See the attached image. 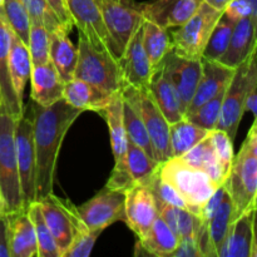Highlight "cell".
<instances>
[{"label": "cell", "mask_w": 257, "mask_h": 257, "mask_svg": "<svg viewBox=\"0 0 257 257\" xmlns=\"http://www.w3.org/2000/svg\"><path fill=\"white\" fill-rule=\"evenodd\" d=\"M32 110L37 158V201H40L53 193L55 167L63 140L83 110L70 105L64 98L49 107L34 103Z\"/></svg>", "instance_id": "obj_1"}, {"label": "cell", "mask_w": 257, "mask_h": 257, "mask_svg": "<svg viewBox=\"0 0 257 257\" xmlns=\"http://www.w3.org/2000/svg\"><path fill=\"white\" fill-rule=\"evenodd\" d=\"M257 90V40L248 57L235 69L226 89L217 130L235 141L247 98Z\"/></svg>", "instance_id": "obj_2"}, {"label": "cell", "mask_w": 257, "mask_h": 257, "mask_svg": "<svg viewBox=\"0 0 257 257\" xmlns=\"http://www.w3.org/2000/svg\"><path fill=\"white\" fill-rule=\"evenodd\" d=\"M17 120L0 104V195L3 213L25 210L15 146Z\"/></svg>", "instance_id": "obj_3"}, {"label": "cell", "mask_w": 257, "mask_h": 257, "mask_svg": "<svg viewBox=\"0 0 257 257\" xmlns=\"http://www.w3.org/2000/svg\"><path fill=\"white\" fill-rule=\"evenodd\" d=\"M74 78L92 83L112 93L119 92L125 85L120 63L110 52L94 47L80 33Z\"/></svg>", "instance_id": "obj_4"}, {"label": "cell", "mask_w": 257, "mask_h": 257, "mask_svg": "<svg viewBox=\"0 0 257 257\" xmlns=\"http://www.w3.org/2000/svg\"><path fill=\"white\" fill-rule=\"evenodd\" d=\"M160 175L182 196L188 211L197 216L218 187L207 173L192 167L180 157H173L161 163Z\"/></svg>", "instance_id": "obj_5"}, {"label": "cell", "mask_w": 257, "mask_h": 257, "mask_svg": "<svg viewBox=\"0 0 257 257\" xmlns=\"http://www.w3.org/2000/svg\"><path fill=\"white\" fill-rule=\"evenodd\" d=\"M225 187L232 202V222L248 211L255 210L257 192V155L242 143L233 157Z\"/></svg>", "instance_id": "obj_6"}, {"label": "cell", "mask_w": 257, "mask_h": 257, "mask_svg": "<svg viewBox=\"0 0 257 257\" xmlns=\"http://www.w3.org/2000/svg\"><path fill=\"white\" fill-rule=\"evenodd\" d=\"M123 99L132 104L140 113L152 142L156 160L160 163L173 158L170 141V123L162 114L148 88H135L124 85Z\"/></svg>", "instance_id": "obj_7"}, {"label": "cell", "mask_w": 257, "mask_h": 257, "mask_svg": "<svg viewBox=\"0 0 257 257\" xmlns=\"http://www.w3.org/2000/svg\"><path fill=\"white\" fill-rule=\"evenodd\" d=\"M100 8L109 37L110 53L120 63L131 39L145 18L135 0H100Z\"/></svg>", "instance_id": "obj_8"}, {"label": "cell", "mask_w": 257, "mask_h": 257, "mask_svg": "<svg viewBox=\"0 0 257 257\" xmlns=\"http://www.w3.org/2000/svg\"><path fill=\"white\" fill-rule=\"evenodd\" d=\"M222 13L202 3L193 17L172 33L173 52L190 59H202L206 44Z\"/></svg>", "instance_id": "obj_9"}, {"label": "cell", "mask_w": 257, "mask_h": 257, "mask_svg": "<svg viewBox=\"0 0 257 257\" xmlns=\"http://www.w3.org/2000/svg\"><path fill=\"white\" fill-rule=\"evenodd\" d=\"M38 202L42 208L43 217L57 243L60 257H63L72 245L78 231L87 226L78 216L77 206L70 201L62 200L54 193H50Z\"/></svg>", "instance_id": "obj_10"}, {"label": "cell", "mask_w": 257, "mask_h": 257, "mask_svg": "<svg viewBox=\"0 0 257 257\" xmlns=\"http://www.w3.org/2000/svg\"><path fill=\"white\" fill-rule=\"evenodd\" d=\"M15 146H17L23 205L27 210L32 203L37 201V158H35L33 117H28L25 112L17 120Z\"/></svg>", "instance_id": "obj_11"}, {"label": "cell", "mask_w": 257, "mask_h": 257, "mask_svg": "<svg viewBox=\"0 0 257 257\" xmlns=\"http://www.w3.org/2000/svg\"><path fill=\"white\" fill-rule=\"evenodd\" d=\"M125 192L107 187L83 205L78 206L80 220L89 230H104L117 221H124Z\"/></svg>", "instance_id": "obj_12"}, {"label": "cell", "mask_w": 257, "mask_h": 257, "mask_svg": "<svg viewBox=\"0 0 257 257\" xmlns=\"http://www.w3.org/2000/svg\"><path fill=\"white\" fill-rule=\"evenodd\" d=\"M74 27L94 47L110 52L109 37L102 17L100 0H65ZM112 54V53H110Z\"/></svg>", "instance_id": "obj_13"}, {"label": "cell", "mask_w": 257, "mask_h": 257, "mask_svg": "<svg viewBox=\"0 0 257 257\" xmlns=\"http://www.w3.org/2000/svg\"><path fill=\"white\" fill-rule=\"evenodd\" d=\"M157 217V202L147 186L135 185L125 192L123 222H125L138 238L143 237L150 231Z\"/></svg>", "instance_id": "obj_14"}, {"label": "cell", "mask_w": 257, "mask_h": 257, "mask_svg": "<svg viewBox=\"0 0 257 257\" xmlns=\"http://www.w3.org/2000/svg\"><path fill=\"white\" fill-rule=\"evenodd\" d=\"M161 67L177 89L186 113L202 75V59L181 57L172 50L161 63Z\"/></svg>", "instance_id": "obj_15"}, {"label": "cell", "mask_w": 257, "mask_h": 257, "mask_svg": "<svg viewBox=\"0 0 257 257\" xmlns=\"http://www.w3.org/2000/svg\"><path fill=\"white\" fill-rule=\"evenodd\" d=\"M203 0H155L138 5L146 20L168 29L185 24L200 9Z\"/></svg>", "instance_id": "obj_16"}, {"label": "cell", "mask_w": 257, "mask_h": 257, "mask_svg": "<svg viewBox=\"0 0 257 257\" xmlns=\"http://www.w3.org/2000/svg\"><path fill=\"white\" fill-rule=\"evenodd\" d=\"M3 215L7 223L10 257H37V236L28 211L22 210Z\"/></svg>", "instance_id": "obj_17"}, {"label": "cell", "mask_w": 257, "mask_h": 257, "mask_svg": "<svg viewBox=\"0 0 257 257\" xmlns=\"http://www.w3.org/2000/svg\"><path fill=\"white\" fill-rule=\"evenodd\" d=\"M13 30L10 29L7 19L0 8V98L2 105L17 119L24 114V105L18 98L13 87L9 69V53L12 44Z\"/></svg>", "instance_id": "obj_18"}, {"label": "cell", "mask_w": 257, "mask_h": 257, "mask_svg": "<svg viewBox=\"0 0 257 257\" xmlns=\"http://www.w3.org/2000/svg\"><path fill=\"white\" fill-rule=\"evenodd\" d=\"M120 65H122L125 85H132L135 88H148L155 72L143 47L142 25L138 28L131 39Z\"/></svg>", "instance_id": "obj_19"}, {"label": "cell", "mask_w": 257, "mask_h": 257, "mask_svg": "<svg viewBox=\"0 0 257 257\" xmlns=\"http://www.w3.org/2000/svg\"><path fill=\"white\" fill-rule=\"evenodd\" d=\"M235 69L221 64L220 62L202 59V75L197 85L195 95L186 110V115L195 112L198 107L217 94L230 83Z\"/></svg>", "instance_id": "obj_20"}, {"label": "cell", "mask_w": 257, "mask_h": 257, "mask_svg": "<svg viewBox=\"0 0 257 257\" xmlns=\"http://www.w3.org/2000/svg\"><path fill=\"white\" fill-rule=\"evenodd\" d=\"M32 82V99L42 107H49L63 99L64 84L53 63L35 65L30 75Z\"/></svg>", "instance_id": "obj_21"}, {"label": "cell", "mask_w": 257, "mask_h": 257, "mask_svg": "<svg viewBox=\"0 0 257 257\" xmlns=\"http://www.w3.org/2000/svg\"><path fill=\"white\" fill-rule=\"evenodd\" d=\"M148 89L170 124L185 118L186 113L180 94L161 65L153 73Z\"/></svg>", "instance_id": "obj_22"}, {"label": "cell", "mask_w": 257, "mask_h": 257, "mask_svg": "<svg viewBox=\"0 0 257 257\" xmlns=\"http://www.w3.org/2000/svg\"><path fill=\"white\" fill-rule=\"evenodd\" d=\"M114 93L88 83L85 80L73 78L64 84L63 98L75 108L84 110L103 112L112 100Z\"/></svg>", "instance_id": "obj_23"}, {"label": "cell", "mask_w": 257, "mask_h": 257, "mask_svg": "<svg viewBox=\"0 0 257 257\" xmlns=\"http://www.w3.org/2000/svg\"><path fill=\"white\" fill-rule=\"evenodd\" d=\"M68 33L69 30L65 27H59L52 30L49 44L50 62L53 63L64 83L74 78L78 62V48L69 39Z\"/></svg>", "instance_id": "obj_24"}, {"label": "cell", "mask_w": 257, "mask_h": 257, "mask_svg": "<svg viewBox=\"0 0 257 257\" xmlns=\"http://www.w3.org/2000/svg\"><path fill=\"white\" fill-rule=\"evenodd\" d=\"M253 210L236 218L217 251V257H251Z\"/></svg>", "instance_id": "obj_25"}, {"label": "cell", "mask_w": 257, "mask_h": 257, "mask_svg": "<svg viewBox=\"0 0 257 257\" xmlns=\"http://www.w3.org/2000/svg\"><path fill=\"white\" fill-rule=\"evenodd\" d=\"M255 43V27L251 17L238 20L233 28L227 49L217 62L236 69L248 57Z\"/></svg>", "instance_id": "obj_26"}, {"label": "cell", "mask_w": 257, "mask_h": 257, "mask_svg": "<svg viewBox=\"0 0 257 257\" xmlns=\"http://www.w3.org/2000/svg\"><path fill=\"white\" fill-rule=\"evenodd\" d=\"M178 242L180 238L158 215L150 231L143 237L138 238L137 248L143 250L147 255L171 257L177 248Z\"/></svg>", "instance_id": "obj_27"}, {"label": "cell", "mask_w": 257, "mask_h": 257, "mask_svg": "<svg viewBox=\"0 0 257 257\" xmlns=\"http://www.w3.org/2000/svg\"><path fill=\"white\" fill-rule=\"evenodd\" d=\"M180 158L192 167L207 173L217 186L223 185L227 178L220 161H218L215 148H213L210 132H208L207 137L203 138L198 145H196L192 150L188 151L186 155Z\"/></svg>", "instance_id": "obj_28"}, {"label": "cell", "mask_w": 257, "mask_h": 257, "mask_svg": "<svg viewBox=\"0 0 257 257\" xmlns=\"http://www.w3.org/2000/svg\"><path fill=\"white\" fill-rule=\"evenodd\" d=\"M142 39L143 47L155 72L173 50L172 37L168 34V29L145 19L142 24Z\"/></svg>", "instance_id": "obj_29"}, {"label": "cell", "mask_w": 257, "mask_h": 257, "mask_svg": "<svg viewBox=\"0 0 257 257\" xmlns=\"http://www.w3.org/2000/svg\"><path fill=\"white\" fill-rule=\"evenodd\" d=\"M9 69L13 87H14L19 100L23 103L25 85L32 75L33 63L28 47L14 33L12 34V44H10Z\"/></svg>", "instance_id": "obj_30"}, {"label": "cell", "mask_w": 257, "mask_h": 257, "mask_svg": "<svg viewBox=\"0 0 257 257\" xmlns=\"http://www.w3.org/2000/svg\"><path fill=\"white\" fill-rule=\"evenodd\" d=\"M210 131L188 120L187 118L170 124V141L173 157H182L207 137Z\"/></svg>", "instance_id": "obj_31"}, {"label": "cell", "mask_w": 257, "mask_h": 257, "mask_svg": "<svg viewBox=\"0 0 257 257\" xmlns=\"http://www.w3.org/2000/svg\"><path fill=\"white\" fill-rule=\"evenodd\" d=\"M127 170L136 185H146L160 168L161 163L137 145L128 140L127 143Z\"/></svg>", "instance_id": "obj_32"}, {"label": "cell", "mask_w": 257, "mask_h": 257, "mask_svg": "<svg viewBox=\"0 0 257 257\" xmlns=\"http://www.w3.org/2000/svg\"><path fill=\"white\" fill-rule=\"evenodd\" d=\"M123 123H124L128 140L132 141L135 145H137L142 150H145L148 153V156L156 160L152 142H151L150 136H148V132L146 130V125L143 123L142 118H141L140 113L136 110V108L132 104H130L124 99H123Z\"/></svg>", "instance_id": "obj_33"}, {"label": "cell", "mask_w": 257, "mask_h": 257, "mask_svg": "<svg viewBox=\"0 0 257 257\" xmlns=\"http://www.w3.org/2000/svg\"><path fill=\"white\" fill-rule=\"evenodd\" d=\"M32 222L34 225L35 236H37L38 245V257H60V252L55 243L54 237L43 217L42 208L38 201L27 208Z\"/></svg>", "instance_id": "obj_34"}, {"label": "cell", "mask_w": 257, "mask_h": 257, "mask_svg": "<svg viewBox=\"0 0 257 257\" xmlns=\"http://www.w3.org/2000/svg\"><path fill=\"white\" fill-rule=\"evenodd\" d=\"M235 24V20L230 19V18H227L222 13L220 20L215 25L212 33H211L207 44H206L202 54V59L217 62L222 57L223 53L226 52L228 47Z\"/></svg>", "instance_id": "obj_35"}, {"label": "cell", "mask_w": 257, "mask_h": 257, "mask_svg": "<svg viewBox=\"0 0 257 257\" xmlns=\"http://www.w3.org/2000/svg\"><path fill=\"white\" fill-rule=\"evenodd\" d=\"M3 13L13 33L28 47L32 20L23 3L20 0H5Z\"/></svg>", "instance_id": "obj_36"}, {"label": "cell", "mask_w": 257, "mask_h": 257, "mask_svg": "<svg viewBox=\"0 0 257 257\" xmlns=\"http://www.w3.org/2000/svg\"><path fill=\"white\" fill-rule=\"evenodd\" d=\"M231 223H232V202L228 193H226L221 205L207 222L208 233H210L211 242L215 248L216 255Z\"/></svg>", "instance_id": "obj_37"}, {"label": "cell", "mask_w": 257, "mask_h": 257, "mask_svg": "<svg viewBox=\"0 0 257 257\" xmlns=\"http://www.w3.org/2000/svg\"><path fill=\"white\" fill-rule=\"evenodd\" d=\"M227 85L225 88H222L217 94L213 95L211 99L203 103L201 107H198L195 112L186 115L185 118H187L188 120L197 124L198 127H202L207 131L216 130L218 119H220L221 110H222V103L223 98H225L226 89H227Z\"/></svg>", "instance_id": "obj_38"}, {"label": "cell", "mask_w": 257, "mask_h": 257, "mask_svg": "<svg viewBox=\"0 0 257 257\" xmlns=\"http://www.w3.org/2000/svg\"><path fill=\"white\" fill-rule=\"evenodd\" d=\"M49 44H50V32L43 24L38 22H32L29 33V42H28V50L32 58L33 67L44 64L49 62Z\"/></svg>", "instance_id": "obj_39"}, {"label": "cell", "mask_w": 257, "mask_h": 257, "mask_svg": "<svg viewBox=\"0 0 257 257\" xmlns=\"http://www.w3.org/2000/svg\"><path fill=\"white\" fill-rule=\"evenodd\" d=\"M146 186L152 191L157 202H163L167 203V205H172L176 206V207L188 210L187 203L183 200L182 196L178 193V191L160 175V168L152 176V178L146 183Z\"/></svg>", "instance_id": "obj_40"}, {"label": "cell", "mask_w": 257, "mask_h": 257, "mask_svg": "<svg viewBox=\"0 0 257 257\" xmlns=\"http://www.w3.org/2000/svg\"><path fill=\"white\" fill-rule=\"evenodd\" d=\"M20 2L27 9L30 20L43 24L49 32L59 27H64L48 0H20Z\"/></svg>", "instance_id": "obj_41"}, {"label": "cell", "mask_w": 257, "mask_h": 257, "mask_svg": "<svg viewBox=\"0 0 257 257\" xmlns=\"http://www.w3.org/2000/svg\"><path fill=\"white\" fill-rule=\"evenodd\" d=\"M210 138L212 141L213 148H215L218 161H220L226 176H228L233 157H235V155H233V141L228 137L227 133L217 130V128L210 131Z\"/></svg>", "instance_id": "obj_42"}, {"label": "cell", "mask_w": 257, "mask_h": 257, "mask_svg": "<svg viewBox=\"0 0 257 257\" xmlns=\"http://www.w3.org/2000/svg\"><path fill=\"white\" fill-rule=\"evenodd\" d=\"M102 230H89L88 227L78 231L72 245L63 257H88Z\"/></svg>", "instance_id": "obj_43"}, {"label": "cell", "mask_w": 257, "mask_h": 257, "mask_svg": "<svg viewBox=\"0 0 257 257\" xmlns=\"http://www.w3.org/2000/svg\"><path fill=\"white\" fill-rule=\"evenodd\" d=\"M226 193H227V191H226L225 185L218 186L217 190H216L215 192H213V195L208 198L207 202L202 206L198 217H200L203 222H208V220L212 217L213 213L216 212V210L218 208V206H220L221 202H222V200H223V197H225Z\"/></svg>", "instance_id": "obj_44"}, {"label": "cell", "mask_w": 257, "mask_h": 257, "mask_svg": "<svg viewBox=\"0 0 257 257\" xmlns=\"http://www.w3.org/2000/svg\"><path fill=\"white\" fill-rule=\"evenodd\" d=\"M223 14L230 19L238 22L243 18L251 17L252 9L246 0H231L223 10Z\"/></svg>", "instance_id": "obj_45"}, {"label": "cell", "mask_w": 257, "mask_h": 257, "mask_svg": "<svg viewBox=\"0 0 257 257\" xmlns=\"http://www.w3.org/2000/svg\"><path fill=\"white\" fill-rule=\"evenodd\" d=\"M171 257H202L195 237L180 238L177 248Z\"/></svg>", "instance_id": "obj_46"}, {"label": "cell", "mask_w": 257, "mask_h": 257, "mask_svg": "<svg viewBox=\"0 0 257 257\" xmlns=\"http://www.w3.org/2000/svg\"><path fill=\"white\" fill-rule=\"evenodd\" d=\"M48 3L52 5L55 14H57L58 18H59L60 23H62V24L70 32V29L74 27V23H73L72 17H70V13L69 10H68L65 0H48Z\"/></svg>", "instance_id": "obj_47"}, {"label": "cell", "mask_w": 257, "mask_h": 257, "mask_svg": "<svg viewBox=\"0 0 257 257\" xmlns=\"http://www.w3.org/2000/svg\"><path fill=\"white\" fill-rule=\"evenodd\" d=\"M0 257H10L7 236V223H5V217L3 213L0 216Z\"/></svg>", "instance_id": "obj_48"}, {"label": "cell", "mask_w": 257, "mask_h": 257, "mask_svg": "<svg viewBox=\"0 0 257 257\" xmlns=\"http://www.w3.org/2000/svg\"><path fill=\"white\" fill-rule=\"evenodd\" d=\"M251 257H257V208L256 210H253L252 246H251Z\"/></svg>", "instance_id": "obj_49"}, {"label": "cell", "mask_w": 257, "mask_h": 257, "mask_svg": "<svg viewBox=\"0 0 257 257\" xmlns=\"http://www.w3.org/2000/svg\"><path fill=\"white\" fill-rule=\"evenodd\" d=\"M245 110H250V112H252L253 115H255V118H257V90L247 98L245 104Z\"/></svg>", "instance_id": "obj_50"}, {"label": "cell", "mask_w": 257, "mask_h": 257, "mask_svg": "<svg viewBox=\"0 0 257 257\" xmlns=\"http://www.w3.org/2000/svg\"><path fill=\"white\" fill-rule=\"evenodd\" d=\"M231 0H203V3H207L208 5L213 7L215 9L218 10H225V8L227 7V4L230 3Z\"/></svg>", "instance_id": "obj_51"}, {"label": "cell", "mask_w": 257, "mask_h": 257, "mask_svg": "<svg viewBox=\"0 0 257 257\" xmlns=\"http://www.w3.org/2000/svg\"><path fill=\"white\" fill-rule=\"evenodd\" d=\"M250 4L251 9H252V14H251V19L253 22V27H255V35L257 40V0H246Z\"/></svg>", "instance_id": "obj_52"}, {"label": "cell", "mask_w": 257, "mask_h": 257, "mask_svg": "<svg viewBox=\"0 0 257 257\" xmlns=\"http://www.w3.org/2000/svg\"><path fill=\"white\" fill-rule=\"evenodd\" d=\"M3 213V201H2V195H0V216Z\"/></svg>", "instance_id": "obj_53"}, {"label": "cell", "mask_w": 257, "mask_h": 257, "mask_svg": "<svg viewBox=\"0 0 257 257\" xmlns=\"http://www.w3.org/2000/svg\"><path fill=\"white\" fill-rule=\"evenodd\" d=\"M257 208V192H256V197H255V210Z\"/></svg>", "instance_id": "obj_54"}, {"label": "cell", "mask_w": 257, "mask_h": 257, "mask_svg": "<svg viewBox=\"0 0 257 257\" xmlns=\"http://www.w3.org/2000/svg\"><path fill=\"white\" fill-rule=\"evenodd\" d=\"M4 2H5V0H0V8L3 7V4H4Z\"/></svg>", "instance_id": "obj_55"}, {"label": "cell", "mask_w": 257, "mask_h": 257, "mask_svg": "<svg viewBox=\"0 0 257 257\" xmlns=\"http://www.w3.org/2000/svg\"><path fill=\"white\" fill-rule=\"evenodd\" d=\"M0 104H2V98H0Z\"/></svg>", "instance_id": "obj_56"}]
</instances>
